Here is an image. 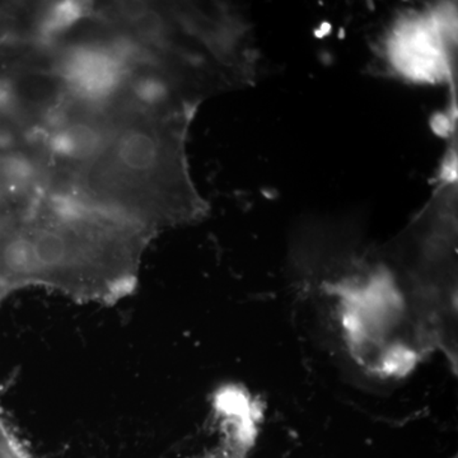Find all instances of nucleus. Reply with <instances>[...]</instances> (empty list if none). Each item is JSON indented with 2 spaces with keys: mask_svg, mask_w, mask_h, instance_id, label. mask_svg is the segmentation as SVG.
Returning a JSON list of instances; mask_svg holds the SVG:
<instances>
[{
  "mask_svg": "<svg viewBox=\"0 0 458 458\" xmlns=\"http://www.w3.org/2000/svg\"><path fill=\"white\" fill-rule=\"evenodd\" d=\"M408 26L401 30L397 41V60L401 68L419 78L439 75L442 55L437 33L427 27V23Z\"/></svg>",
  "mask_w": 458,
  "mask_h": 458,
  "instance_id": "2",
  "label": "nucleus"
},
{
  "mask_svg": "<svg viewBox=\"0 0 458 458\" xmlns=\"http://www.w3.org/2000/svg\"><path fill=\"white\" fill-rule=\"evenodd\" d=\"M180 80L62 33L0 62V221L155 232L181 167Z\"/></svg>",
  "mask_w": 458,
  "mask_h": 458,
  "instance_id": "1",
  "label": "nucleus"
}]
</instances>
